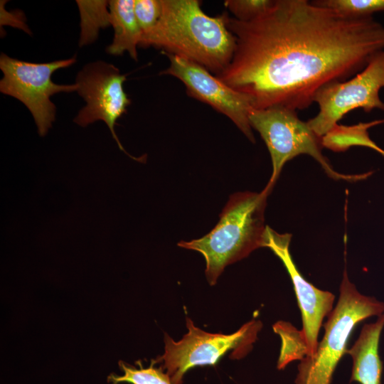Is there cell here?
Returning <instances> with one entry per match:
<instances>
[{
	"instance_id": "obj_14",
	"label": "cell",
	"mask_w": 384,
	"mask_h": 384,
	"mask_svg": "<svg viewBox=\"0 0 384 384\" xmlns=\"http://www.w3.org/2000/svg\"><path fill=\"white\" fill-rule=\"evenodd\" d=\"M382 122H384V119L359 123L353 126L337 124L321 137L322 146L335 152H343L355 146H364L384 156V150L370 138L368 132L370 127Z\"/></svg>"
},
{
	"instance_id": "obj_11",
	"label": "cell",
	"mask_w": 384,
	"mask_h": 384,
	"mask_svg": "<svg viewBox=\"0 0 384 384\" xmlns=\"http://www.w3.org/2000/svg\"><path fill=\"white\" fill-rule=\"evenodd\" d=\"M291 238V234L278 233L267 225L264 247L270 248L282 260L290 276L302 314L303 328L300 332L308 349L306 356H311L317 349L323 319L333 310L335 296L315 287L302 275L289 252Z\"/></svg>"
},
{
	"instance_id": "obj_17",
	"label": "cell",
	"mask_w": 384,
	"mask_h": 384,
	"mask_svg": "<svg viewBox=\"0 0 384 384\" xmlns=\"http://www.w3.org/2000/svg\"><path fill=\"white\" fill-rule=\"evenodd\" d=\"M134 10L142 33L141 44L158 23L162 12V0H134Z\"/></svg>"
},
{
	"instance_id": "obj_4",
	"label": "cell",
	"mask_w": 384,
	"mask_h": 384,
	"mask_svg": "<svg viewBox=\"0 0 384 384\" xmlns=\"http://www.w3.org/2000/svg\"><path fill=\"white\" fill-rule=\"evenodd\" d=\"M384 312V303L361 294L345 270L336 307L324 324V335L315 353L298 365L295 384H331L334 372L347 352V343L354 327L363 320Z\"/></svg>"
},
{
	"instance_id": "obj_12",
	"label": "cell",
	"mask_w": 384,
	"mask_h": 384,
	"mask_svg": "<svg viewBox=\"0 0 384 384\" xmlns=\"http://www.w3.org/2000/svg\"><path fill=\"white\" fill-rule=\"evenodd\" d=\"M384 327V313L375 322L365 324L360 335L347 350L353 361L351 382L381 384L383 364L378 354L379 340Z\"/></svg>"
},
{
	"instance_id": "obj_1",
	"label": "cell",
	"mask_w": 384,
	"mask_h": 384,
	"mask_svg": "<svg viewBox=\"0 0 384 384\" xmlns=\"http://www.w3.org/2000/svg\"><path fill=\"white\" fill-rule=\"evenodd\" d=\"M232 60L215 75L247 95L254 109L309 107L317 92L361 71L384 50V26L351 18L306 0H276L260 16L228 18Z\"/></svg>"
},
{
	"instance_id": "obj_18",
	"label": "cell",
	"mask_w": 384,
	"mask_h": 384,
	"mask_svg": "<svg viewBox=\"0 0 384 384\" xmlns=\"http://www.w3.org/2000/svg\"><path fill=\"white\" fill-rule=\"evenodd\" d=\"M272 0H226L225 6L238 21H250L265 12L273 4Z\"/></svg>"
},
{
	"instance_id": "obj_8",
	"label": "cell",
	"mask_w": 384,
	"mask_h": 384,
	"mask_svg": "<svg viewBox=\"0 0 384 384\" xmlns=\"http://www.w3.org/2000/svg\"><path fill=\"white\" fill-rule=\"evenodd\" d=\"M384 87V50L373 55L366 66L351 78L321 88L314 97L319 112L307 124L320 137L329 132L347 113L357 108L370 112L384 111L379 91Z\"/></svg>"
},
{
	"instance_id": "obj_15",
	"label": "cell",
	"mask_w": 384,
	"mask_h": 384,
	"mask_svg": "<svg viewBox=\"0 0 384 384\" xmlns=\"http://www.w3.org/2000/svg\"><path fill=\"white\" fill-rule=\"evenodd\" d=\"M80 16V36L79 46L83 47L94 43L99 31L110 26L109 1L78 0Z\"/></svg>"
},
{
	"instance_id": "obj_7",
	"label": "cell",
	"mask_w": 384,
	"mask_h": 384,
	"mask_svg": "<svg viewBox=\"0 0 384 384\" xmlns=\"http://www.w3.org/2000/svg\"><path fill=\"white\" fill-rule=\"evenodd\" d=\"M76 62V55L48 63H30L11 58L5 53L0 55V80L1 93L21 102L31 113L38 134L44 137L55 120L56 107L50 97L58 92L77 91L75 83L56 84L51 76L57 70L68 68Z\"/></svg>"
},
{
	"instance_id": "obj_5",
	"label": "cell",
	"mask_w": 384,
	"mask_h": 384,
	"mask_svg": "<svg viewBox=\"0 0 384 384\" xmlns=\"http://www.w3.org/2000/svg\"><path fill=\"white\" fill-rule=\"evenodd\" d=\"M252 128L257 130L270 152L272 173L265 186L271 192L284 165L300 155L308 154L319 163L326 174L336 180L356 181L367 178L370 173L358 175L336 171L321 153V137L301 120L297 111L284 107L253 109L249 116Z\"/></svg>"
},
{
	"instance_id": "obj_10",
	"label": "cell",
	"mask_w": 384,
	"mask_h": 384,
	"mask_svg": "<svg viewBox=\"0 0 384 384\" xmlns=\"http://www.w3.org/2000/svg\"><path fill=\"white\" fill-rule=\"evenodd\" d=\"M161 53L167 56L170 65L160 75L180 80L188 95L227 116L250 142H255L249 120L254 107L247 95L230 87L201 65L174 54Z\"/></svg>"
},
{
	"instance_id": "obj_3",
	"label": "cell",
	"mask_w": 384,
	"mask_h": 384,
	"mask_svg": "<svg viewBox=\"0 0 384 384\" xmlns=\"http://www.w3.org/2000/svg\"><path fill=\"white\" fill-rule=\"evenodd\" d=\"M270 193L245 191L233 194L208 234L191 241H181V247L199 252L206 260V276L215 284L225 267L264 247L265 210Z\"/></svg>"
},
{
	"instance_id": "obj_16",
	"label": "cell",
	"mask_w": 384,
	"mask_h": 384,
	"mask_svg": "<svg viewBox=\"0 0 384 384\" xmlns=\"http://www.w3.org/2000/svg\"><path fill=\"white\" fill-rule=\"evenodd\" d=\"M312 2L351 18L372 17L373 14L384 11V0H319Z\"/></svg>"
},
{
	"instance_id": "obj_13",
	"label": "cell",
	"mask_w": 384,
	"mask_h": 384,
	"mask_svg": "<svg viewBox=\"0 0 384 384\" xmlns=\"http://www.w3.org/2000/svg\"><path fill=\"white\" fill-rule=\"evenodd\" d=\"M134 0L109 1L110 25L114 29L112 42L106 52L112 55H121L127 52L137 60V47L142 41V31L134 10Z\"/></svg>"
},
{
	"instance_id": "obj_6",
	"label": "cell",
	"mask_w": 384,
	"mask_h": 384,
	"mask_svg": "<svg viewBox=\"0 0 384 384\" xmlns=\"http://www.w3.org/2000/svg\"><path fill=\"white\" fill-rule=\"evenodd\" d=\"M188 333L178 341L164 336V353L154 362L160 363L172 384H182L187 371L196 366H214L228 351L240 359L252 348L262 327L260 321L251 320L231 334H212L196 327L186 318Z\"/></svg>"
},
{
	"instance_id": "obj_2",
	"label": "cell",
	"mask_w": 384,
	"mask_h": 384,
	"mask_svg": "<svg viewBox=\"0 0 384 384\" xmlns=\"http://www.w3.org/2000/svg\"><path fill=\"white\" fill-rule=\"evenodd\" d=\"M228 18L227 13L207 15L197 0H162L158 23L140 47L161 48L218 75L230 63L236 47Z\"/></svg>"
},
{
	"instance_id": "obj_9",
	"label": "cell",
	"mask_w": 384,
	"mask_h": 384,
	"mask_svg": "<svg viewBox=\"0 0 384 384\" xmlns=\"http://www.w3.org/2000/svg\"><path fill=\"white\" fill-rule=\"evenodd\" d=\"M126 75L120 73L113 64L97 60L86 64L77 74L75 84L78 93L86 102L74 119V122L85 127L98 120L108 127L119 149L129 157H133L123 148L114 131L117 119L123 115L131 100L124 92L123 84Z\"/></svg>"
},
{
	"instance_id": "obj_19",
	"label": "cell",
	"mask_w": 384,
	"mask_h": 384,
	"mask_svg": "<svg viewBox=\"0 0 384 384\" xmlns=\"http://www.w3.org/2000/svg\"><path fill=\"white\" fill-rule=\"evenodd\" d=\"M4 2L5 1H1V26L9 24L11 25V26L21 28L28 34H31L25 23L23 14H21L20 11H18V13H16V11L13 13L6 11L4 6Z\"/></svg>"
}]
</instances>
